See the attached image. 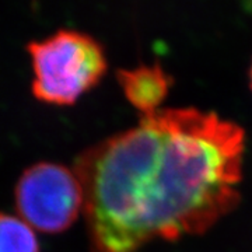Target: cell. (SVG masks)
Instances as JSON below:
<instances>
[{"label": "cell", "instance_id": "obj_6", "mask_svg": "<svg viewBox=\"0 0 252 252\" xmlns=\"http://www.w3.org/2000/svg\"><path fill=\"white\" fill-rule=\"evenodd\" d=\"M250 86H251V90H252V63H251V67H250Z\"/></svg>", "mask_w": 252, "mask_h": 252}, {"label": "cell", "instance_id": "obj_4", "mask_svg": "<svg viewBox=\"0 0 252 252\" xmlns=\"http://www.w3.org/2000/svg\"><path fill=\"white\" fill-rule=\"evenodd\" d=\"M117 77L127 101L143 115H150L160 109L174 83L171 74L158 63L119 69Z\"/></svg>", "mask_w": 252, "mask_h": 252}, {"label": "cell", "instance_id": "obj_2", "mask_svg": "<svg viewBox=\"0 0 252 252\" xmlns=\"http://www.w3.org/2000/svg\"><path fill=\"white\" fill-rule=\"evenodd\" d=\"M34 79L31 91L38 101L64 107L98 84L108 69L102 45L74 30H59L27 44Z\"/></svg>", "mask_w": 252, "mask_h": 252}, {"label": "cell", "instance_id": "obj_3", "mask_svg": "<svg viewBox=\"0 0 252 252\" xmlns=\"http://www.w3.org/2000/svg\"><path fill=\"white\" fill-rule=\"evenodd\" d=\"M18 217L45 234L66 231L83 212V189L76 172L58 162L26 168L14 188Z\"/></svg>", "mask_w": 252, "mask_h": 252}, {"label": "cell", "instance_id": "obj_1", "mask_svg": "<svg viewBox=\"0 0 252 252\" xmlns=\"http://www.w3.org/2000/svg\"><path fill=\"white\" fill-rule=\"evenodd\" d=\"M244 129L215 112L158 109L77 156L93 252L203 234L240 203Z\"/></svg>", "mask_w": 252, "mask_h": 252}, {"label": "cell", "instance_id": "obj_7", "mask_svg": "<svg viewBox=\"0 0 252 252\" xmlns=\"http://www.w3.org/2000/svg\"><path fill=\"white\" fill-rule=\"evenodd\" d=\"M250 10H251V11H252V3H251V4H250Z\"/></svg>", "mask_w": 252, "mask_h": 252}, {"label": "cell", "instance_id": "obj_5", "mask_svg": "<svg viewBox=\"0 0 252 252\" xmlns=\"http://www.w3.org/2000/svg\"><path fill=\"white\" fill-rule=\"evenodd\" d=\"M0 252H41L35 230L18 216L0 213Z\"/></svg>", "mask_w": 252, "mask_h": 252}]
</instances>
